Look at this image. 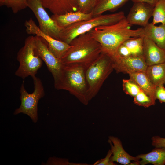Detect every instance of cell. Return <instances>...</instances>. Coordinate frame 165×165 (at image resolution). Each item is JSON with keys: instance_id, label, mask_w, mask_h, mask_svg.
I'll return each instance as SVG.
<instances>
[{"instance_id": "cell-10", "label": "cell", "mask_w": 165, "mask_h": 165, "mask_svg": "<svg viewBox=\"0 0 165 165\" xmlns=\"http://www.w3.org/2000/svg\"><path fill=\"white\" fill-rule=\"evenodd\" d=\"M26 30L28 34L35 35L43 38L46 42L48 48L57 58L61 59L71 46L65 42L57 40L42 32L31 18L24 23Z\"/></svg>"}, {"instance_id": "cell-21", "label": "cell", "mask_w": 165, "mask_h": 165, "mask_svg": "<svg viewBox=\"0 0 165 165\" xmlns=\"http://www.w3.org/2000/svg\"><path fill=\"white\" fill-rule=\"evenodd\" d=\"M129 0H97L92 12L93 16L106 11H115L124 5Z\"/></svg>"}, {"instance_id": "cell-6", "label": "cell", "mask_w": 165, "mask_h": 165, "mask_svg": "<svg viewBox=\"0 0 165 165\" xmlns=\"http://www.w3.org/2000/svg\"><path fill=\"white\" fill-rule=\"evenodd\" d=\"M17 59L19 66L15 75L24 79L29 76H35L38 70L41 67L42 60L35 52V36L27 38L24 46L18 51Z\"/></svg>"}, {"instance_id": "cell-24", "label": "cell", "mask_w": 165, "mask_h": 165, "mask_svg": "<svg viewBox=\"0 0 165 165\" xmlns=\"http://www.w3.org/2000/svg\"><path fill=\"white\" fill-rule=\"evenodd\" d=\"M28 0H3L1 6H6L8 8H10L13 13L16 14L28 7Z\"/></svg>"}, {"instance_id": "cell-3", "label": "cell", "mask_w": 165, "mask_h": 165, "mask_svg": "<svg viewBox=\"0 0 165 165\" xmlns=\"http://www.w3.org/2000/svg\"><path fill=\"white\" fill-rule=\"evenodd\" d=\"M54 85L55 88L67 90L85 105L90 101L85 70L82 68L63 65L60 77Z\"/></svg>"}, {"instance_id": "cell-29", "label": "cell", "mask_w": 165, "mask_h": 165, "mask_svg": "<svg viewBox=\"0 0 165 165\" xmlns=\"http://www.w3.org/2000/svg\"><path fill=\"white\" fill-rule=\"evenodd\" d=\"M46 164L48 165H78L69 162L68 159L52 157L49 159Z\"/></svg>"}, {"instance_id": "cell-22", "label": "cell", "mask_w": 165, "mask_h": 165, "mask_svg": "<svg viewBox=\"0 0 165 165\" xmlns=\"http://www.w3.org/2000/svg\"><path fill=\"white\" fill-rule=\"evenodd\" d=\"M144 37L131 38L126 40L123 44L129 49L132 55L143 56Z\"/></svg>"}, {"instance_id": "cell-34", "label": "cell", "mask_w": 165, "mask_h": 165, "mask_svg": "<svg viewBox=\"0 0 165 165\" xmlns=\"http://www.w3.org/2000/svg\"><path fill=\"white\" fill-rule=\"evenodd\" d=\"M3 0H0V6H1Z\"/></svg>"}, {"instance_id": "cell-28", "label": "cell", "mask_w": 165, "mask_h": 165, "mask_svg": "<svg viewBox=\"0 0 165 165\" xmlns=\"http://www.w3.org/2000/svg\"><path fill=\"white\" fill-rule=\"evenodd\" d=\"M155 95L156 99H158L160 103H165V88L164 85L156 87Z\"/></svg>"}, {"instance_id": "cell-32", "label": "cell", "mask_w": 165, "mask_h": 165, "mask_svg": "<svg viewBox=\"0 0 165 165\" xmlns=\"http://www.w3.org/2000/svg\"><path fill=\"white\" fill-rule=\"evenodd\" d=\"M152 145L155 147H165V138L155 136L152 138Z\"/></svg>"}, {"instance_id": "cell-1", "label": "cell", "mask_w": 165, "mask_h": 165, "mask_svg": "<svg viewBox=\"0 0 165 165\" xmlns=\"http://www.w3.org/2000/svg\"><path fill=\"white\" fill-rule=\"evenodd\" d=\"M131 25L125 17L115 24L96 27L89 32L100 44L102 52L112 57L116 55L119 47L126 40L144 37L143 28L132 30L130 28Z\"/></svg>"}, {"instance_id": "cell-25", "label": "cell", "mask_w": 165, "mask_h": 165, "mask_svg": "<svg viewBox=\"0 0 165 165\" xmlns=\"http://www.w3.org/2000/svg\"><path fill=\"white\" fill-rule=\"evenodd\" d=\"M123 90L126 94L134 97H135L141 90L138 85L132 80L123 79L122 81Z\"/></svg>"}, {"instance_id": "cell-23", "label": "cell", "mask_w": 165, "mask_h": 165, "mask_svg": "<svg viewBox=\"0 0 165 165\" xmlns=\"http://www.w3.org/2000/svg\"><path fill=\"white\" fill-rule=\"evenodd\" d=\"M152 16L153 24H165V0L159 1L154 7Z\"/></svg>"}, {"instance_id": "cell-13", "label": "cell", "mask_w": 165, "mask_h": 165, "mask_svg": "<svg viewBox=\"0 0 165 165\" xmlns=\"http://www.w3.org/2000/svg\"><path fill=\"white\" fill-rule=\"evenodd\" d=\"M108 142L111 146L112 155L110 161L124 165H138L140 159L128 154L124 149L122 142L117 137L112 136L108 137Z\"/></svg>"}, {"instance_id": "cell-18", "label": "cell", "mask_w": 165, "mask_h": 165, "mask_svg": "<svg viewBox=\"0 0 165 165\" xmlns=\"http://www.w3.org/2000/svg\"><path fill=\"white\" fill-rule=\"evenodd\" d=\"M137 156L141 160L139 165H145L152 164L154 165H164L165 164V147H156L150 152L141 154Z\"/></svg>"}, {"instance_id": "cell-4", "label": "cell", "mask_w": 165, "mask_h": 165, "mask_svg": "<svg viewBox=\"0 0 165 165\" xmlns=\"http://www.w3.org/2000/svg\"><path fill=\"white\" fill-rule=\"evenodd\" d=\"M125 17L123 11L93 16L88 20L74 23L64 28L60 40L70 44L76 37L88 32L96 27L115 24Z\"/></svg>"}, {"instance_id": "cell-7", "label": "cell", "mask_w": 165, "mask_h": 165, "mask_svg": "<svg viewBox=\"0 0 165 165\" xmlns=\"http://www.w3.org/2000/svg\"><path fill=\"white\" fill-rule=\"evenodd\" d=\"M32 78L34 86V91L31 94L28 93L24 87V81L23 82L20 90L21 104L19 108L15 110L14 114L20 113L27 114L35 123L38 120V101L44 96L45 92L40 79L36 76Z\"/></svg>"}, {"instance_id": "cell-20", "label": "cell", "mask_w": 165, "mask_h": 165, "mask_svg": "<svg viewBox=\"0 0 165 165\" xmlns=\"http://www.w3.org/2000/svg\"><path fill=\"white\" fill-rule=\"evenodd\" d=\"M145 72L156 87L165 85V62L148 66Z\"/></svg>"}, {"instance_id": "cell-31", "label": "cell", "mask_w": 165, "mask_h": 165, "mask_svg": "<svg viewBox=\"0 0 165 165\" xmlns=\"http://www.w3.org/2000/svg\"><path fill=\"white\" fill-rule=\"evenodd\" d=\"M131 55H132L130 50L122 43L118 48L117 53L115 56H118L122 57H126Z\"/></svg>"}, {"instance_id": "cell-11", "label": "cell", "mask_w": 165, "mask_h": 165, "mask_svg": "<svg viewBox=\"0 0 165 165\" xmlns=\"http://www.w3.org/2000/svg\"><path fill=\"white\" fill-rule=\"evenodd\" d=\"M111 57L114 70L117 73L129 74L145 72L148 66L142 55H131L126 57L115 56Z\"/></svg>"}, {"instance_id": "cell-15", "label": "cell", "mask_w": 165, "mask_h": 165, "mask_svg": "<svg viewBox=\"0 0 165 165\" xmlns=\"http://www.w3.org/2000/svg\"><path fill=\"white\" fill-rule=\"evenodd\" d=\"M43 7L53 14L61 15L78 10V0H41Z\"/></svg>"}, {"instance_id": "cell-12", "label": "cell", "mask_w": 165, "mask_h": 165, "mask_svg": "<svg viewBox=\"0 0 165 165\" xmlns=\"http://www.w3.org/2000/svg\"><path fill=\"white\" fill-rule=\"evenodd\" d=\"M154 7L142 2H134L130 12L126 17L128 22L131 25L145 27L152 16Z\"/></svg>"}, {"instance_id": "cell-33", "label": "cell", "mask_w": 165, "mask_h": 165, "mask_svg": "<svg viewBox=\"0 0 165 165\" xmlns=\"http://www.w3.org/2000/svg\"><path fill=\"white\" fill-rule=\"evenodd\" d=\"M133 2H142L148 4L154 7L159 0H131Z\"/></svg>"}, {"instance_id": "cell-17", "label": "cell", "mask_w": 165, "mask_h": 165, "mask_svg": "<svg viewBox=\"0 0 165 165\" xmlns=\"http://www.w3.org/2000/svg\"><path fill=\"white\" fill-rule=\"evenodd\" d=\"M144 37L154 42L160 48L165 50V24L156 26L148 23L143 28Z\"/></svg>"}, {"instance_id": "cell-8", "label": "cell", "mask_w": 165, "mask_h": 165, "mask_svg": "<svg viewBox=\"0 0 165 165\" xmlns=\"http://www.w3.org/2000/svg\"><path fill=\"white\" fill-rule=\"evenodd\" d=\"M28 6L33 13L44 33L60 40L64 28L58 26L45 9L41 0H28Z\"/></svg>"}, {"instance_id": "cell-9", "label": "cell", "mask_w": 165, "mask_h": 165, "mask_svg": "<svg viewBox=\"0 0 165 165\" xmlns=\"http://www.w3.org/2000/svg\"><path fill=\"white\" fill-rule=\"evenodd\" d=\"M35 52L46 64L52 74L54 82L60 78L63 67L60 59L57 58L50 51L46 41L42 38L35 36Z\"/></svg>"}, {"instance_id": "cell-27", "label": "cell", "mask_w": 165, "mask_h": 165, "mask_svg": "<svg viewBox=\"0 0 165 165\" xmlns=\"http://www.w3.org/2000/svg\"><path fill=\"white\" fill-rule=\"evenodd\" d=\"M97 0H78V11L85 13H92Z\"/></svg>"}, {"instance_id": "cell-26", "label": "cell", "mask_w": 165, "mask_h": 165, "mask_svg": "<svg viewBox=\"0 0 165 165\" xmlns=\"http://www.w3.org/2000/svg\"><path fill=\"white\" fill-rule=\"evenodd\" d=\"M133 102L134 104L138 106L145 108L154 105L155 103V100L147 95L141 90L134 97Z\"/></svg>"}, {"instance_id": "cell-16", "label": "cell", "mask_w": 165, "mask_h": 165, "mask_svg": "<svg viewBox=\"0 0 165 165\" xmlns=\"http://www.w3.org/2000/svg\"><path fill=\"white\" fill-rule=\"evenodd\" d=\"M93 16L92 12L87 14L77 11L63 14H53L51 17L58 26L64 28L74 23L90 19Z\"/></svg>"}, {"instance_id": "cell-14", "label": "cell", "mask_w": 165, "mask_h": 165, "mask_svg": "<svg viewBox=\"0 0 165 165\" xmlns=\"http://www.w3.org/2000/svg\"><path fill=\"white\" fill-rule=\"evenodd\" d=\"M143 56L148 66L165 62V50L145 37L143 38Z\"/></svg>"}, {"instance_id": "cell-19", "label": "cell", "mask_w": 165, "mask_h": 165, "mask_svg": "<svg viewBox=\"0 0 165 165\" xmlns=\"http://www.w3.org/2000/svg\"><path fill=\"white\" fill-rule=\"evenodd\" d=\"M130 78L134 81L147 95L156 101L155 95L156 87L151 82L145 72L130 74Z\"/></svg>"}, {"instance_id": "cell-2", "label": "cell", "mask_w": 165, "mask_h": 165, "mask_svg": "<svg viewBox=\"0 0 165 165\" xmlns=\"http://www.w3.org/2000/svg\"><path fill=\"white\" fill-rule=\"evenodd\" d=\"M71 47L60 59L63 65L80 67L85 71L102 52L100 44L88 32L75 38Z\"/></svg>"}, {"instance_id": "cell-30", "label": "cell", "mask_w": 165, "mask_h": 165, "mask_svg": "<svg viewBox=\"0 0 165 165\" xmlns=\"http://www.w3.org/2000/svg\"><path fill=\"white\" fill-rule=\"evenodd\" d=\"M112 155V152L110 149L108 151L105 158L99 160L96 162L94 165H116L113 162L110 161V157Z\"/></svg>"}, {"instance_id": "cell-5", "label": "cell", "mask_w": 165, "mask_h": 165, "mask_svg": "<svg viewBox=\"0 0 165 165\" xmlns=\"http://www.w3.org/2000/svg\"><path fill=\"white\" fill-rule=\"evenodd\" d=\"M113 70L111 57L102 52L97 58L85 71L90 101L97 95L104 82Z\"/></svg>"}]
</instances>
